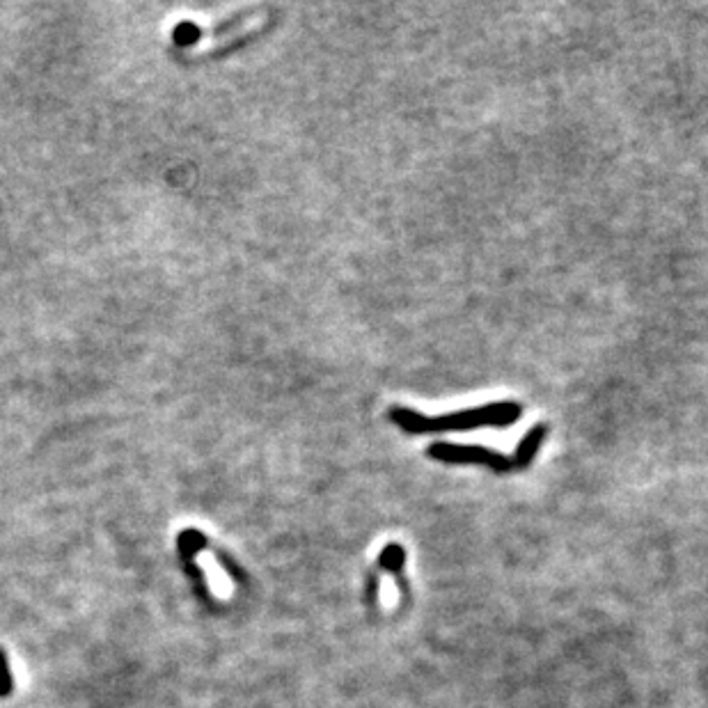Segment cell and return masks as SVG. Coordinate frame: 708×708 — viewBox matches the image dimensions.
<instances>
[{
	"instance_id": "7a4b0ae2",
	"label": "cell",
	"mask_w": 708,
	"mask_h": 708,
	"mask_svg": "<svg viewBox=\"0 0 708 708\" xmlns=\"http://www.w3.org/2000/svg\"><path fill=\"white\" fill-rule=\"evenodd\" d=\"M550 429L546 422L534 424L527 431L521 443L516 447L514 456H505L500 452H493L489 447L482 445H459V443H431L427 447V456L440 463H454V466H484L495 475H507V472H521L532 466L534 456L541 450L544 440L548 438Z\"/></svg>"
},
{
	"instance_id": "6da1fadb",
	"label": "cell",
	"mask_w": 708,
	"mask_h": 708,
	"mask_svg": "<svg viewBox=\"0 0 708 708\" xmlns=\"http://www.w3.org/2000/svg\"><path fill=\"white\" fill-rule=\"evenodd\" d=\"M521 415H523L521 401H514V399L493 401V404L438 415V418H429V415L413 411V408L408 406H392L388 411L390 422L397 424V427L408 436L445 434V431H472V429H486V427L502 429L516 424L521 420Z\"/></svg>"
}]
</instances>
